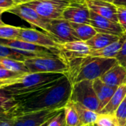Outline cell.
<instances>
[{"mask_svg":"<svg viewBox=\"0 0 126 126\" xmlns=\"http://www.w3.org/2000/svg\"><path fill=\"white\" fill-rule=\"evenodd\" d=\"M0 58H11L18 61H24L26 58H27V56L21 54V52H17L2 44H0Z\"/></svg>","mask_w":126,"mask_h":126,"instance_id":"obj_26","label":"cell"},{"mask_svg":"<svg viewBox=\"0 0 126 126\" xmlns=\"http://www.w3.org/2000/svg\"><path fill=\"white\" fill-rule=\"evenodd\" d=\"M7 12L20 17L21 19L27 21L33 26L39 27L45 32L50 21L49 19L41 16L34 9L26 4L15 5L13 7L8 10Z\"/></svg>","mask_w":126,"mask_h":126,"instance_id":"obj_11","label":"cell"},{"mask_svg":"<svg viewBox=\"0 0 126 126\" xmlns=\"http://www.w3.org/2000/svg\"><path fill=\"white\" fill-rule=\"evenodd\" d=\"M120 38V37L110 34L97 32L92 38L86 41V43L89 47L91 50H95L107 47L108 45L117 41Z\"/></svg>","mask_w":126,"mask_h":126,"instance_id":"obj_19","label":"cell"},{"mask_svg":"<svg viewBox=\"0 0 126 126\" xmlns=\"http://www.w3.org/2000/svg\"><path fill=\"white\" fill-rule=\"evenodd\" d=\"M117 123L114 114H99L95 124L98 126H114Z\"/></svg>","mask_w":126,"mask_h":126,"instance_id":"obj_28","label":"cell"},{"mask_svg":"<svg viewBox=\"0 0 126 126\" xmlns=\"http://www.w3.org/2000/svg\"><path fill=\"white\" fill-rule=\"evenodd\" d=\"M14 116L11 113H5L0 116V126H13Z\"/></svg>","mask_w":126,"mask_h":126,"instance_id":"obj_33","label":"cell"},{"mask_svg":"<svg viewBox=\"0 0 126 126\" xmlns=\"http://www.w3.org/2000/svg\"></svg>","mask_w":126,"mask_h":126,"instance_id":"obj_47","label":"cell"},{"mask_svg":"<svg viewBox=\"0 0 126 126\" xmlns=\"http://www.w3.org/2000/svg\"><path fill=\"white\" fill-rule=\"evenodd\" d=\"M113 4L117 7L126 8V0H114Z\"/></svg>","mask_w":126,"mask_h":126,"instance_id":"obj_35","label":"cell"},{"mask_svg":"<svg viewBox=\"0 0 126 126\" xmlns=\"http://www.w3.org/2000/svg\"><path fill=\"white\" fill-rule=\"evenodd\" d=\"M97 126L96 124H94V125H93V126Z\"/></svg>","mask_w":126,"mask_h":126,"instance_id":"obj_45","label":"cell"},{"mask_svg":"<svg viewBox=\"0 0 126 126\" xmlns=\"http://www.w3.org/2000/svg\"><path fill=\"white\" fill-rule=\"evenodd\" d=\"M0 68H3V67H2V66H1V64H0Z\"/></svg>","mask_w":126,"mask_h":126,"instance_id":"obj_44","label":"cell"},{"mask_svg":"<svg viewBox=\"0 0 126 126\" xmlns=\"http://www.w3.org/2000/svg\"><path fill=\"white\" fill-rule=\"evenodd\" d=\"M117 13L118 24L125 32H126V8L117 7Z\"/></svg>","mask_w":126,"mask_h":126,"instance_id":"obj_31","label":"cell"},{"mask_svg":"<svg viewBox=\"0 0 126 126\" xmlns=\"http://www.w3.org/2000/svg\"><path fill=\"white\" fill-rule=\"evenodd\" d=\"M93 88L96 95L100 102V111L106 106L109 102L114 94L117 89V87L110 86L103 83L100 78L93 80ZM99 111V112H100Z\"/></svg>","mask_w":126,"mask_h":126,"instance_id":"obj_17","label":"cell"},{"mask_svg":"<svg viewBox=\"0 0 126 126\" xmlns=\"http://www.w3.org/2000/svg\"><path fill=\"white\" fill-rule=\"evenodd\" d=\"M24 64L30 73H61L66 75L68 64L60 56H38L27 58Z\"/></svg>","mask_w":126,"mask_h":126,"instance_id":"obj_4","label":"cell"},{"mask_svg":"<svg viewBox=\"0 0 126 126\" xmlns=\"http://www.w3.org/2000/svg\"><path fill=\"white\" fill-rule=\"evenodd\" d=\"M60 57L66 62L78 58L89 56L91 49L85 41H76L59 44Z\"/></svg>","mask_w":126,"mask_h":126,"instance_id":"obj_13","label":"cell"},{"mask_svg":"<svg viewBox=\"0 0 126 126\" xmlns=\"http://www.w3.org/2000/svg\"><path fill=\"white\" fill-rule=\"evenodd\" d=\"M103 1H109V2L113 3V1H114V0H103Z\"/></svg>","mask_w":126,"mask_h":126,"instance_id":"obj_41","label":"cell"},{"mask_svg":"<svg viewBox=\"0 0 126 126\" xmlns=\"http://www.w3.org/2000/svg\"><path fill=\"white\" fill-rule=\"evenodd\" d=\"M72 84L63 77L28 94L15 98L16 104L11 111L13 116L44 110L63 109L69 101Z\"/></svg>","mask_w":126,"mask_h":126,"instance_id":"obj_1","label":"cell"},{"mask_svg":"<svg viewBox=\"0 0 126 126\" xmlns=\"http://www.w3.org/2000/svg\"><path fill=\"white\" fill-rule=\"evenodd\" d=\"M61 110H44L16 115L14 116L13 126H40L52 119Z\"/></svg>","mask_w":126,"mask_h":126,"instance_id":"obj_9","label":"cell"},{"mask_svg":"<svg viewBox=\"0 0 126 126\" xmlns=\"http://www.w3.org/2000/svg\"><path fill=\"white\" fill-rule=\"evenodd\" d=\"M73 104L83 126H92L96 123L99 113L93 111L80 103H73Z\"/></svg>","mask_w":126,"mask_h":126,"instance_id":"obj_21","label":"cell"},{"mask_svg":"<svg viewBox=\"0 0 126 126\" xmlns=\"http://www.w3.org/2000/svg\"><path fill=\"white\" fill-rule=\"evenodd\" d=\"M16 104V100L12 97L7 95L2 90H0V109L3 111L11 113Z\"/></svg>","mask_w":126,"mask_h":126,"instance_id":"obj_27","label":"cell"},{"mask_svg":"<svg viewBox=\"0 0 126 126\" xmlns=\"http://www.w3.org/2000/svg\"><path fill=\"white\" fill-rule=\"evenodd\" d=\"M126 40V35L124 34L117 41L108 45L104 48L91 50L89 55L93 57H100L105 58H115Z\"/></svg>","mask_w":126,"mask_h":126,"instance_id":"obj_18","label":"cell"},{"mask_svg":"<svg viewBox=\"0 0 126 126\" xmlns=\"http://www.w3.org/2000/svg\"><path fill=\"white\" fill-rule=\"evenodd\" d=\"M124 34H125V35H126V32H124Z\"/></svg>","mask_w":126,"mask_h":126,"instance_id":"obj_46","label":"cell"},{"mask_svg":"<svg viewBox=\"0 0 126 126\" xmlns=\"http://www.w3.org/2000/svg\"><path fill=\"white\" fill-rule=\"evenodd\" d=\"M69 0H33L26 4L34 9L41 16L52 20L63 18V13L69 6Z\"/></svg>","mask_w":126,"mask_h":126,"instance_id":"obj_7","label":"cell"},{"mask_svg":"<svg viewBox=\"0 0 126 126\" xmlns=\"http://www.w3.org/2000/svg\"><path fill=\"white\" fill-rule=\"evenodd\" d=\"M15 3L16 5H18V4H27L33 0H13Z\"/></svg>","mask_w":126,"mask_h":126,"instance_id":"obj_36","label":"cell"},{"mask_svg":"<svg viewBox=\"0 0 126 126\" xmlns=\"http://www.w3.org/2000/svg\"><path fill=\"white\" fill-rule=\"evenodd\" d=\"M70 101L99 113L100 102L93 88V80H82L72 85Z\"/></svg>","mask_w":126,"mask_h":126,"instance_id":"obj_5","label":"cell"},{"mask_svg":"<svg viewBox=\"0 0 126 126\" xmlns=\"http://www.w3.org/2000/svg\"><path fill=\"white\" fill-rule=\"evenodd\" d=\"M70 2H85L86 0H69Z\"/></svg>","mask_w":126,"mask_h":126,"instance_id":"obj_37","label":"cell"},{"mask_svg":"<svg viewBox=\"0 0 126 126\" xmlns=\"http://www.w3.org/2000/svg\"><path fill=\"white\" fill-rule=\"evenodd\" d=\"M114 115L120 126H126V97L115 111Z\"/></svg>","mask_w":126,"mask_h":126,"instance_id":"obj_29","label":"cell"},{"mask_svg":"<svg viewBox=\"0 0 126 126\" xmlns=\"http://www.w3.org/2000/svg\"><path fill=\"white\" fill-rule=\"evenodd\" d=\"M0 64L3 68L18 74L30 73L28 69L22 61H18L7 58H0Z\"/></svg>","mask_w":126,"mask_h":126,"instance_id":"obj_22","label":"cell"},{"mask_svg":"<svg viewBox=\"0 0 126 126\" xmlns=\"http://www.w3.org/2000/svg\"><path fill=\"white\" fill-rule=\"evenodd\" d=\"M64 75L61 73H27L13 84L0 90L15 99L38 90Z\"/></svg>","mask_w":126,"mask_h":126,"instance_id":"obj_3","label":"cell"},{"mask_svg":"<svg viewBox=\"0 0 126 126\" xmlns=\"http://www.w3.org/2000/svg\"><path fill=\"white\" fill-rule=\"evenodd\" d=\"M15 3L13 0H0V9L4 12H7L8 10L15 6Z\"/></svg>","mask_w":126,"mask_h":126,"instance_id":"obj_34","label":"cell"},{"mask_svg":"<svg viewBox=\"0 0 126 126\" xmlns=\"http://www.w3.org/2000/svg\"><path fill=\"white\" fill-rule=\"evenodd\" d=\"M5 113H8V112H6V111H3L2 109H0V116H1L2 114H5Z\"/></svg>","mask_w":126,"mask_h":126,"instance_id":"obj_38","label":"cell"},{"mask_svg":"<svg viewBox=\"0 0 126 126\" xmlns=\"http://www.w3.org/2000/svg\"><path fill=\"white\" fill-rule=\"evenodd\" d=\"M120 126V125H119V124L117 123V124H116V125H115V126Z\"/></svg>","mask_w":126,"mask_h":126,"instance_id":"obj_43","label":"cell"},{"mask_svg":"<svg viewBox=\"0 0 126 126\" xmlns=\"http://www.w3.org/2000/svg\"><path fill=\"white\" fill-rule=\"evenodd\" d=\"M64 109V108H63ZM66 122H65V114L64 110L62 109L55 117H54L52 119H51L47 126H65Z\"/></svg>","mask_w":126,"mask_h":126,"instance_id":"obj_30","label":"cell"},{"mask_svg":"<svg viewBox=\"0 0 126 126\" xmlns=\"http://www.w3.org/2000/svg\"><path fill=\"white\" fill-rule=\"evenodd\" d=\"M4 24H5L2 21H1V18H0V26H1V25H4Z\"/></svg>","mask_w":126,"mask_h":126,"instance_id":"obj_40","label":"cell"},{"mask_svg":"<svg viewBox=\"0 0 126 126\" xmlns=\"http://www.w3.org/2000/svg\"><path fill=\"white\" fill-rule=\"evenodd\" d=\"M49 121H47V122L44 123V124H42L41 126H47V125H48V123H49Z\"/></svg>","mask_w":126,"mask_h":126,"instance_id":"obj_39","label":"cell"},{"mask_svg":"<svg viewBox=\"0 0 126 126\" xmlns=\"http://www.w3.org/2000/svg\"><path fill=\"white\" fill-rule=\"evenodd\" d=\"M86 2L91 11L118 23L117 6L113 3L103 0H86Z\"/></svg>","mask_w":126,"mask_h":126,"instance_id":"obj_15","label":"cell"},{"mask_svg":"<svg viewBox=\"0 0 126 126\" xmlns=\"http://www.w3.org/2000/svg\"><path fill=\"white\" fill-rule=\"evenodd\" d=\"M78 38L82 41H87L97 32L91 24L70 23Z\"/></svg>","mask_w":126,"mask_h":126,"instance_id":"obj_23","label":"cell"},{"mask_svg":"<svg viewBox=\"0 0 126 126\" xmlns=\"http://www.w3.org/2000/svg\"><path fill=\"white\" fill-rule=\"evenodd\" d=\"M4 12V11L3 10H1V9H0V16H1V13H3Z\"/></svg>","mask_w":126,"mask_h":126,"instance_id":"obj_42","label":"cell"},{"mask_svg":"<svg viewBox=\"0 0 126 126\" xmlns=\"http://www.w3.org/2000/svg\"><path fill=\"white\" fill-rule=\"evenodd\" d=\"M16 39L47 48L58 49L59 47V44H57L49 35L35 29L21 27Z\"/></svg>","mask_w":126,"mask_h":126,"instance_id":"obj_10","label":"cell"},{"mask_svg":"<svg viewBox=\"0 0 126 126\" xmlns=\"http://www.w3.org/2000/svg\"><path fill=\"white\" fill-rule=\"evenodd\" d=\"M0 44L19 52L27 58L38 56H60V50L58 49L38 46L18 39L0 38Z\"/></svg>","mask_w":126,"mask_h":126,"instance_id":"obj_6","label":"cell"},{"mask_svg":"<svg viewBox=\"0 0 126 126\" xmlns=\"http://www.w3.org/2000/svg\"><path fill=\"white\" fill-rule=\"evenodd\" d=\"M69 71L66 75L72 84L82 80H94L100 78L108 70L117 64L115 58L86 56L66 62Z\"/></svg>","mask_w":126,"mask_h":126,"instance_id":"obj_2","label":"cell"},{"mask_svg":"<svg viewBox=\"0 0 126 126\" xmlns=\"http://www.w3.org/2000/svg\"><path fill=\"white\" fill-rule=\"evenodd\" d=\"M90 13L86 2H70L63 13V18L70 23L90 24Z\"/></svg>","mask_w":126,"mask_h":126,"instance_id":"obj_12","label":"cell"},{"mask_svg":"<svg viewBox=\"0 0 126 126\" xmlns=\"http://www.w3.org/2000/svg\"><path fill=\"white\" fill-rule=\"evenodd\" d=\"M21 27L4 24L0 26V38L16 39Z\"/></svg>","mask_w":126,"mask_h":126,"instance_id":"obj_25","label":"cell"},{"mask_svg":"<svg viewBox=\"0 0 126 126\" xmlns=\"http://www.w3.org/2000/svg\"><path fill=\"white\" fill-rule=\"evenodd\" d=\"M46 32L58 44L80 41L78 38L70 22L63 18L50 20Z\"/></svg>","mask_w":126,"mask_h":126,"instance_id":"obj_8","label":"cell"},{"mask_svg":"<svg viewBox=\"0 0 126 126\" xmlns=\"http://www.w3.org/2000/svg\"><path fill=\"white\" fill-rule=\"evenodd\" d=\"M90 24L97 32L110 34L118 37L124 35V31L117 22L100 16L92 11L90 13Z\"/></svg>","mask_w":126,"mask_h":126,"instance_id":"obj_14","label":"cell"},{"mask_svg":"<svg viewBox=\"0 0 126 126\" xmlns=\"http://www.w3.org/2000/svg\"><path fill=\"white\" fill-rule=\"evenodd\" d=\"M66 126H83L72 101H69L64 109Z\"/></svg>","mask_w":126,"mask_h":126,"instance_id":"obj_24","label":"cell"},{"mask_svg":"<svg viewBox=\"0 0 126 126\" xmlns=\"http://www.w3.org/2000/svg\"><path fill=\"white\" fill-rule=\"evenodd\" d=\"M126 97V84L119 86L106 106L99 114H114Z\"/></svg>","mask_w":126,"mask_h":126,"instance_id":"obj_20","label":"cell"},{"mask_svg":"<svg viewBox=\"0 0 126 126\" xmlns=\"http://www.w3.org/2000/svg\"><path fill=\"white\" fill-rule=\"evenodd\" d=\"M115 59L117 60L118 64H120L126 69V40L124 41Z\"/></svg>","mask_w":126,"mask_h":126,"instance_id":"obj_32","label":"cell"},{"mask_svg":"<svg viewBox=\"0 0 126 126\" xmlns=\"http://www.w3.org/2000/svg\"><path fill=\"white\" fill-rule=\"evenodd\" d=\"M100 80L110 86L118 88L126 84V69L117 63L108 70L100 78Z\"/></svg>","mask_w":126,"mask_h":126,"instance_id":"obj_16","label":"cell"}]
</instances>
